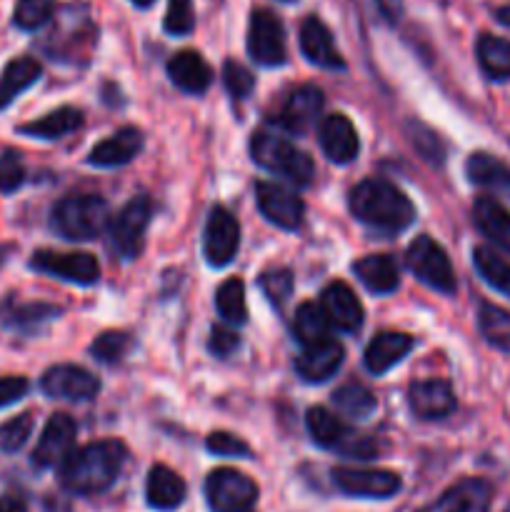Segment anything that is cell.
<instances>
[{"label": "cell", "instance_id": "cell-15", "mask_svg": "<svg viewBox=\"0 0 510 512\" xmlns=\"http://www.w3.org/2000/svg\"><path fill=\"white\" fill-rule=\"evenodd\" d=\"M75 435H78V428H75L73 418L65 413H55L40 433L38 445L33 450V463L38 468H60L75 450Z\"/></svg>", "mask_w": 510, "mask_h": 512}, {"label": "cell", "instance_id": "cell-36", "mask_svg": "<svg viewBox=\"0 0 510 512\" xmlns=\"http://www.w3.org/2000/svg\"><path fill=\"white\" fill-rule=\"evenodd\" d=\"M473 265L480 273V278L490 285L493 290L503 293L505 298H510V263L505 258H500L495 250L490 248H475L473 250Z\"/></svg>", "mask_w": 510, "mask_h": 512}, {"label": "cell", "instance_id": "cell-46", "mask_svg": "<svg viewBox=\"0 0 510 512\" xmlns=\"http://www.w3.org/2000/svg\"><path fill=\"white\" fill-rule=\"evenodd\" d=\"M25 183V168L18 153L8 150L0 155V193L10 195Z\"/></svg>", "mask_w": 510, "mask_h": 512}, {"label": "cell", "instance_id": "cell-27", "mask_svg": "<svg viewBox=\"0 0 510 512\" xmlns=\"http://www.w3.org/2000/svg\"><path fill=\"white\" fill-rule=\"evenodd\" d=\"M353 273L375 295L395 293L400 285L398 265L390 255H365L353 265Z\"/></svg>", "mask_w": 510, "mask_h": 512}, {"label": "cell", "instance_id": "cell-39", "mask_svg": "<svg viewBox=\"0 0 510 512\" xmlns=\"http://www.w3.org/2000/svg\"><path fill=\"white\" fill-rule=\"evenodd\" d=\"M130 345H133V340H130L128 333L108 330V333L98 335V338L93 340V345H90V355H93L95 360H100V363L115 365L128 355Z\"/></svg>", "mask_w": 510, "mask_h": 512}, {"label": "cell", "instance_id": "cell-53", "mask_svg": "<svg viewBox=\"0 0 510 512\" xmlns=\"http://www.w3.org/2000/svg\"><path fill=\"white\" fill-rule=\"evenodd\" d=\"M283 3H293V0H283Z\"/></svg>", "mask_w": 510, "mask_h": 512}, {"label": "cell", "instance_id": "cell-24", "mask_svg": "<svg viewBox=\"0 0 510 512\" xmlns=\"http://www.w3.org/2000/svg\"><path fill=\"white\" fill-rule=\"evenodd\" d=\"M140 150H143V133L138 128H123L95 145L88 155V163L98 168H118L130 163Z\"/></svg>", "mask_w": 510, "mask_h": 512}, {"label": "cell", "instance_id": "cell-25", "mask_svg": "<svg viewBox=\"0 0 510 512\" xmlns=\"http://www.w3.org/2000/svg\"><path fill=\"white\" fill-rule=\"evenodd\" d=\"M415 340L408 333H380L365 348V368L373 375L388 373L413 350Z\"/></svg>", "mask_w": 510, "mask_h": 512}, {"label": "cell", "instance_id": "cell-26", "mask_svg": "<svg viewBox=\"0 0 510 512\" xmlns=\"http://www.w3.org/2000/svg\"><path fill=\"white\" fill-rule=\"evenodd\" d=\"M473 218L480 233H483L495 248H500L503 253L510 255V210L505 208L503 203H498L495 198H490V195H483V198L475 200Z\"/></svg>", "mask_w": 510, "mask_h": 512}, {"label": "cell", "instance_id": "cell-17", "mask_svg": "<svg viewBox=\"0 0 510 512\" xmlns=\"http://www.w3.org/2000/svg\"><path fill=\"white\" fill-rule=\"evenodd\" d=\"M345 358V350L338 340L328 338L323 343H315L303 348V353L295 358V373L305 383H325L340 370Z\"/></svg>", "mask_w": 510, "mask_h": 512}, {"label": "cell", "instance_id": "cell-51", "mask_svg": "<svg viewBox=\"0 0 510 512\" xmlns=\"http://www.w3.org/2000/svg\"><path fill=\"white\" fill-rule=\"evenodd\" d=\"M498 18L503 20V23H508V25H510V8H503V10H498Z\"/></svg>", "mask_w": 510, "mask_h": 512}, {"label": "cell", "instance_id": "cell-16", "mask_svg": "<svg viewBox=\"0 0 510 512\" xmlns=\"http://www.w3.org/2000/svg\"><path fill=\"white\" fill-rule=\"evenodd\" d=\"M320 308H323L330 328H338L340 333H358L360 325H363V305L355 298L350 285L340 283V280H335V283H330L323 290V295H320Z\"/></svg>", "mask_w": 510, "mask_h": 512}, {"label": "cell", "instance_id": "cell-52", "mask_svg": "<svg viewBox=\"0 0 510 512\" xmlns=\"http://www.w3.org/2000/svg\"><path fill=\"white\" fill-rule=\"evenodd\" d=\"M155 0H133V5H138V8H150Z\"/></svg>", "mask_w": 510, "mask_h": 512}, {"label": "cell", "instance_id": "cell-5", "mask_svg": "<svg viewBox=\"0 0 510 512\" xmlns=\"http://www.w3.org/2000/svg\"><path fill=\"white\" fill-rule=\"evenodd\" d=\"M305 425H308L313 443L320 445V448L335 450V453L345 455V458L360 460H370L373 455H378V445H375L370 435L358 433L350 425H345L328 408H320V405L310 408L308 415H305Z\"/></svg>", "mask_w": 510, "mask_h": 512}, {"label": "cell", "instance_id": "cell-20", "mask_svg": "<svg viewBox=\"0 0 510 512\" xmlns=\"http://www.w3.org/2000/svg\"><path fill=\"white\" fill-rule=\"evenodd\" d=\"M318 138L320 148L328 155V160H333V163L338 165L350 163V160H355V155L360 153V140L353 123L340 113H333L328 115V118L320 120Z\"/></svg>", "mask_w": 510, "mask_h": 512}, {"label": "cell", "instance_id": "cell-34", "mask_svg": "<svg viewBox=\"0 0 510 512\" xmlns=\"http://www.w3.org/2000/svg\"><path fill=\"white\" fill-rule=\"evenodd\" d=\"M60 310L53 308V305H43V303H30V305H20L15 300H5L0 305V323L8 325L13 330H30L35 328L38 323H45V320H53Z\"/></svg>", "mask_w": 510, "mask_h": 512}, {"label": "cell", "instance_id": "cell-30", "mask_svg": "<svg viewBox=\"0 0 510 512\" xmlns=\"http://www.w3.org/2000/svg\"><path fill=\"white\" fill-rule=\"evenodd\" d=\"M80 123H83V113H80L78 108H70V105H65V108L53 110V113L43 115V118L33 120V123L20 125L18 130L23 135H30V138L58 140V138H63V135L73 133L75 128H80Z\"/></svg>", "mask_w": 510, "mask_h": 512}, {"label": "cell", "instance_id": "cell-9", "mask_svg": "<svg viewBox=\"0 0 510 512\" xmlns=\"http://www.w3.org/2000/svg\"><path fill=\"white\" fill-rule=\"evenodd\" d=\"M248 53L250 58L265 68L285 63V30L278 15L273 10L258 8L250 15L248 25Z\"/></svg>", "mask_w": 510, "mask_h": 512}, {"label": "cell", "instance_id": "cell-43", "mask_svg": "<svg viewBox=\"0 0 510 512\" xmlns=\"http://www.w3.org/2000/svg\"><path fill=\"white\" fill-rule=\"evenodd\" d=\"M163 25L170 35H188L195 28L193 0H168Z\"/></svg>", "mask_w": 510, "mask_h": 512}, {"label": "cell", "instance_id": "cell-33", "mask_svg": "<svg viewBox=\"0 0 510 512\" xmlns=\"http://www.w3.org/2000/svg\"><path fill=\"white\" fill-rule=\"evenodd\" d=\"M293 335L298 338V343L303 348L315 343H323L330 338V323L325 318L323 308L315 303H303L298 305L293 318Z\"/></svg>", "mask_w": 510, "mask_h": 512}, {"label": "cell", "instance_id": "cell-44", "mask_svg": "<svg viewBox=\"0 0 510 512\" xmlns=\"http://www.w3.org/2000/svg\"><path fill=\"white\" fill-rule=\"evenodd\" d=\"M205 448L213 455H220V458H248L250 455V445L238 435L225 433V430L210 433L208 440H205Z\"/></svg>", "mask_w": 510, "mask_h": 512}, {"label": "cell", "instance_id": "cell-45", "mask_svg": "<svg viewBox=\"0 0 510 512\" xmlns=\"http://www.w3.org/2000/svg\"><path fill=\"white\" fill-rule=\"evenodd\" d=\"M223 83L233 98H245L250 90L255 88V78L245 65L235 63V60H225L223 65Z\"/></svg>", "mask_w": 510, "mask_h": 512}, {"label": "cell", "instance_id": "cell-37", "mask_svg": "<svg viewBox=\"0 0 510 512\" xmlns=\"http://www.w3.org/2000/svg\"><path fill=\"white\" fill-rule=\"evenodd\" d=\"M478 328L493 348L510 353V313L493 303H483L478 310Z\"/></svg>", "mask_w": 510, "mask_h": 512}, {"label": "cell", "instance_id": "cell-23", "mask_svg": "<svg viewBox=\"0 0 510 512\" xmlns=\"http://www.w3.org/2000/svg\"><path fill=\"white\" fill-rule=\"evenodd\" d=\"M168 75L183 93L200 95L213 83V70L195 50H180L168 60Z\"/></svg>", "mask_w": 510, "mask_h": 512}, {"label": "cell", "instance_id": "cell-22", "mask_svg": "<svg viewBox=\"0 0 510 512\" xmlns=\"http://www.w3.org/2000/svg\"><path fill=\"white\" fill-rule=\"evenodd\" d=\"M490 500H493V488L485 480L470 478L445 490L435 503L420 512H488Z\"/></svg>", "mask_w": 510, "mask_h": 512}, {"label": "cell", "instance_id": "cell-38", "mask_svg": "<svg viewBox=\"0 0 510 512\" xmlns=\"http://www.w3.org/2000/svg\"><path fill=\"white\" fill-rule=\"evenodd\" d=\"M215 305L225 323L243 325L248 320V305H245V283L240 278L225 280L215 293Z\"/></svg>", "mask_w": 510, "mask_h": 512}, {"label": "cell", "instance_id": "cell-41", "mask_svg": "<svg viewBox=\"0 0 510 512\" xmlns=\"http://www.w3.org/2000/svg\"><path fill=\"white\" fill-rule=\"evenodd\" d=\"M33 415L23 413L15 415L13 420L0 425V453H18L25 443H28L30 433H33Z\"/></svg>", "mask_w": 510, "mask_h": 512}, {"label": "cell", "instance_id": "cell-2", "mask_svg": "<svg viewBox=\"0 0 510 512\" xmlns=\"http://www.w3.org/2000/svg\"><path fill=\"white\" fill-rule=\"evenodd\" d=\"M350 213L378 233H403L415 220V208L403 190L388 180L370 178L350 190Z\"/></svg>", "mask_w": 510, "mask_h": 512}, {"label": "cell", "instance_id": "cell-19", "mask_svg": "<svg viewBox=\"0 0 510 512\" xmlns=\"http://www.w3.org/2000/svg\"><path fill=\"white\" fill-rule=\"evenodd\" d=\"M300 50H303L305 58L313 65L325 70H343L345 60L340 55V50L335 48V40L330 35L328 25L320 18L310 15L300 25Z\"/></svg>", "mask_w": 510, "mask_h": 512}, {"label": "cell", "instance_id": "cell-7", "mask_svg": "<svg viewBox=\"0 0 510 512\" xmlns=\"http://www.w3.org/2000/svg\"><path fill=\"white\" fill-rule=\"evenodd\" d=\"M150 218H153V203H150L145 195L128 200L125 208L120 210L108 225L110 248H113V253H118L123 260L140 258Z\"/></svg>", "mask_w": 510, "mask_h": 512}, {"label": "cell", "instance_id": "cell-11", "mask_svg": "<svg viewBox=\"0 0 510 512\" xmlns=\"http://www.w3.org/2000/svg\"><path fill=\"white\" fill-rule=\"evenodd\" d=\"M240 248V225L230 210L215 205L208 215L203 233V253L213 268H223L238 255Z\"/></svg>", "mask_w": 510, "mask_h": 512}, {"label": "cell", "instance_id": "cell-40", "mask_svg": "<svg viewBox=\"0 0 510 512\" xmlns=\"http://www.w3.org/2000/svg\"><path fill=\"white\" fill-rule=\"evenodd\" d=\"M55 3L53 0H18L15 3L13 23L20 30H38L53 18Z\"/></svg>", "mask_w": 510, "mask_h": 512}, {"label": "cell", "instance_id": "cell-49", "mask_svg": "<svg viewBox=\"0 0 510 512\" xmlns=\"http://www.w3.org/2000/svg\"><path fill=\"white\" fill-rule=\"evenodd\" d=\"M375 5H378V10L390 23H395L400 18V0H375Z\"/></svg>", "mask_w": 510, "mask_h": 512}, {"label": "cell", "instance_id": "cell-35", "mask_svg": "<svg viewBox=\"0 0 510 512\" xmlns=\"http://www.w3.org/2000/svg\"><path fill=\"white\" fill-rule=\"evenodd\" d=\"M333 405L340 415H345V418L365 420L375 413V408H378V400H375V395L370 393L365 385L350 383V385H343V388L335 390Z\"/></svg>", "mask_w": 510, "mask_h": 512}, {"label": "cell", "instance_id": "cell-12", "mask_svg": "<svg viewBox=\"0 0 510 512\" xmlns=\"http://www.w3.org/2000/svg\"><path fill=\"white\" fill-rule=\"evenodd\" d=\"M333 483L340 493L353 495V498L388 500L400 493L403 483L400 475L390 470H358V468H335Z\"/></svg>", "mask_w": 510, "mask_h": 512}, {"label": "cell", "instance_id": "cell-31", "mask_svg": "<svg viewBox=\"0 0 510 512\" xmlns=\"http://www.w3.org/2000/svg\"><path fill=\"white\" fill-rule=\"evenodd\" d=\"M475 53H478L480 68L490 80L510 78V40L483 33L475 45Z\"/></svg>", "mask_w": 510, "mask_h": 512}, {"label": "cell", "instance_id": "cell-42", "mask_svg": "<svg viewBox=\"0 0 510 512\" xmlns=\"http://www.w3.org/2000/svg\"><path fill=\"white\" fill-rule=\"evenodd\" d=\"M260 290H263L265 298L273 305H283L290 298V293H293V273L285 268L265 270L260 275Z\"/></svg>", "mask_w": 510, "mask_h": 512}, {"label": "cell", "instance_id": "cell-29", "mask_svg": "<svg viewBox=\"0 0 510 512\" xmlns=\"http://www.w3.org/2000/svg\"><path fill=\"white\" fill-rule=\"evenodd\" d=\"M40 73H43V68H40V63L35 58L23 55V58L10 60L5 65L3 75H0V110L8 108L20 93H25L33 83H38Z\"/></svg>", "mask_w": 510, "mask_h": 512}, {"label": "cell", "instance_id": "cell-13", "mask_svg": "<svg viewBox=\"0 0 510 512\" xmlns=\"http://www.w3.org/2000/svg\"><path fill=\"white\" fill-rule=\"evenodd\" d=\"M255 198H258V208L265 218L280 230H298L305 218V205L293 190L283 188L278 183H268L260 180L255 183Z\"/></svg>", "mask_w": 510, "mask_h": 512}, {"label": "cell", "instance_id": "cell-28", "mask_svg": "<svg viewBox=\"0 0 510 512\" xmlns=\"http://www.w3.org/2000/svg\"><path fill=\"white\" fill-rule=\"evenodd\" d=\"M145 498H148L150 508L170 512L180 508L185 500V483L178 473H173L165 465H155L148 473V483H145Z\"/></svg>", "mask_w": 510, "mask_h": 512}, {"label": "cell", "instance_id": "cell-32", "mask_svg": "<svg viewBox=\"0 0 510 512\" xmlns=\"http://www.w3.org/2000/svg\"><path fill=\"white\" fill-rule=\"evenodd\" d=\"M465 173H468L470 183L510 193V168L503 160L493 158V155L473 153L468 158V163H465Z\"/></svg>", "mask_w": 510, "mask_h": 512}, {"label": "cell", "instance_id": "cell-48", "mask_svg": "<svg viewBox=\"0 0 510 512\" xmlns=\"http://www.w3.org/2000/svg\"><path fill=\"white\" fill-rule=\"evenodd\" d=\"M28 390L30 385L25 378H15V375L13 378H0V408L18 403L20 398H25Z\"/></svg>", "mask_w": 510, "mask_h": 512}, {"label": "cell", "instance_id": "cell-8", "mask_svg": "<svg viewBox=\"0 0 510 512\" xmlns=\"http://www.w3.org/2000/svg\"><path fill=\"white\" fill-rule=\"evenodd\" d=\"M205 498L213 512H248L258 500V485L233 468H218L205 480Z\"/></svg>", "mask_w": 510, "mask_h": 512}, {"label": "cell", "instance_id": "cell-47", "mask_svg": "<svg viewBox=\"0 0 510 512\" xmlns=\"http://www.w3.org/2000/svg\"><path fill=\"white\" fill-rule=\"evenodd\" d=\"M238 345H240V338L233 328L215 325V328L210 330L208 348H210V353L218 355V358H228V355H233L235 350H238Z\"/></svg>", "mask_w": 510, "mask_h": 512}, {"label": "cell", "instance_id": "cell-4", "mask_svg": "<svg viewBox=\"0 0 510 512\" xmlns=\"http://www.w3.org/2000/svg\"><path fill=\"white\" fill-rule=\"evenodd\" d=\"M250 155L270 175H278V178L300 185V188L310 185L315 175V165L310 155L295 148L293 143H288L280 135L255 133L253 140H250Z\"/></svg>", "mask_w": 510, "mask_h": 512}, {"label": "cell", "instance_id": "cell-1", "mask_svg": "<svg viewBox=\"0 0 510 512\" xmlns=\"http://www.w3.org/2000/svg\"><path fill=\"white\" fill-rule=\"evenodd\" d=\"M128 450L120 440H100L70 453L60 465V483L75 495L105 493L118 480Z\"/></svg>", "mask_w": 510, "mask_h": 512}, {"label": "cell", "instance_id": "cell-6", "mask_svg": "<svg viewBox=\"0 0 510 512\" xmlns=\"http://www.w3.org/2000/svg\"><path fill=\"white\" fill-rule=\"evenodd\" d=\"M405 263H408L410 273L428 288L443 295H455V290H458V280H455V270L448 253L428 235H420L410 243Z\"/></svg>", "mask_w": 510, "mask_h": 512}, {"label": "cell", "instance_id": "cell-14", "mask_svg": "<svg viewBox=\"0 0 510 512\" xmlns=\"http://www.w3.org/2000/svg\"><path fill=\"white\" fill-rule=\"evenodd\" d=\"M40 390L53 400L80 403V400H90L98 395L100 380L90 370L78 368V365H55V368L45 370Z\"/></svg>", "mask_w": 510, "mask_h": 512}, {"label": "cell", "instance_id": "cell-21", "mask_svg": "<svg viewBox=\"0 0 510 512\" xmlns=\"http://www.w3.org/2000/svg\"><path fill=\"white\" fill-rule=\"evenodd\" d=\"M323 103V90L315 88V85H303V88L293 90L290 98L285 100L283 110L278 113V125L288 133H305L318 120Z\"/></svg>", "mask_w": 510, "mask_h": 512}, {"label": "cell", "instance_id": "cell-3", "mask_svg": "<svg viewBox=\"0 0 510 512\" xmlns=\"http://www.w3.org/2000/svg\"><path fill=\"white\" fill-rule=\"evenodd\" d=\"M110 225V208L98 195H68L50 215V228L70 243L95 240Z\"/></svg>", "mask_w": 510, "mask_h": 512}, {"label": "cell", "instance_id": "cell-50", "mask_svg": "<svg viewBox=\"0 0 510 512\" xmlns=\"http://www.w3.org/2000/svg\"><path fill=\"white\" fill-rule=\"evenodd\" d=\"M0 512H25V503L18 495H3L0 498Z\"/></svg>", "mask_w": 510, "mask_h": 512}, {"label": "cell", "instance_id": "cell-18", "mask_svg": "<svg viewBox=\"0 0 510 512\" xmlns=\"http://www.w3.org/2000/svg\"><path fill=\"white\" fill-rule=\"evenodd\" d=\"M408 405L420 420H443L455 410V393L445 380H420L410 385Z\"/></svg>", "mask_w": 510, "mask_h": 512}, {"label": "cell", "instance_id": "cell-10", "mask_svg": "<svg viewBox=\"0 0 510 512\" xmlns=\"http://www.w3.org/2000/svg\"><path fill=\"white\" fill-rule=\"evenodd\" d=\"M30 268L38 273L53 275L58 280H68L75 285H93L100 278V263L90 253H55V250H38L30 260Z\"/></svg>", "mask_w": 510, "mask_h": 512}]
</instances>
